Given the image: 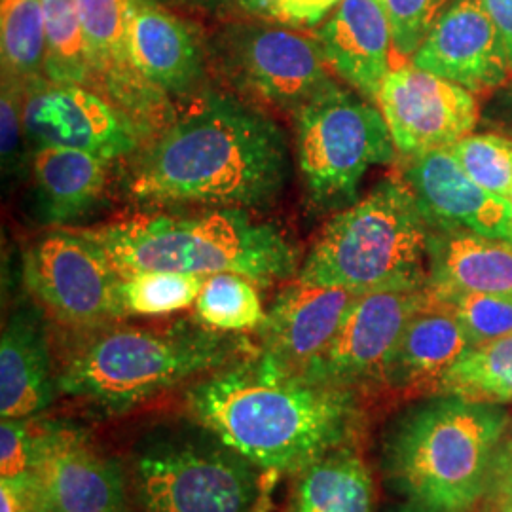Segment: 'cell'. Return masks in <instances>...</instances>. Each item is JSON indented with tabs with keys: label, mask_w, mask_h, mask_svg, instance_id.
I'll use <instances>...</instances> for the list:
<instances>
[{
	"label": "cell",
	"mask_w": 512,
	"mask_h": 512,
	"mask_svg": "<svg viewBox=\"0 0 512 512\" xmlns=\"http://www.w3.org/2000/svg\"><path fill=\"white\" fill-rule=\"evenodd\" d=\"M129 160L122 192L145 211L266 207L293 173L274 118L236 93L209 88Z\"/></svg>",
	"instance_id": "6da1fadb"
},
{
	"label": "cell",
	"mask_w": 512,
	"mask_h": 512,
	"mask_svg": "<svg viewBox=\"0 0 512 512\" xmlns=\"http://www.w3.org/2000/svg\"><path fill=\"white\" fill-rule=\"evenodd\" d=\"M188 414L256 469L298 475L361 427L357 393L315 384L264 351L220 368L186 393Z\"/></svg>",
	"instance_id": "7a4b0ae2"
},
{
	"label": "cell",
	"mask_w": 512,
	"mask_h": 512,
	"mask_svg": "<svg viewBox=\"0 0 512 512\" xmlns=\"http://www.w3.org/2000/svg\"><path fill=\"white\" fill-rule=\"evenodd\" d=\"M258 349L241 334L207 329L196 317L164 327L116 321L71 330L55 365V384L74 401L120 414Z\"/></svg>",
	"instance_id": "3957f363"
},
{
	"label": "cell",
	"mask_w": 512,
	"mask_h": 512,
	"mask_svg": "<svg viewBox=\"0 0 512 512\" xmlns=\"http://www.w3.org/2000/svg\"><path fill=\"white\" fill-rule=\"evenodd\" d=\"M78 230L105 251L122 277L238 274L270 287L300 270L293 241L274 224L256 222L247 209H205L196 215L158 211Z\"/></svg>",
	"instance_id": "277c9868"
},
{
	"label": "cell",
	"mask_w": 512,
	"mask_h": 512,
	"mask_svg": "<svg viewBox=\"0 0 512 512\" xmlns=\"http://www.w3.org/2000/svg\"><path fill=\"white\" fill-rule=\"evenodd\" d=\"M511 420L505 404L442 395L406 412L385 442V471L427 512H469L492 478Z\"/></svg>",
	"instance_id": "5b68a950"
},
{
	"label": "cell",
	"mask_w": 512,
	"mask_h": 512,
	"mask_svg": "<svg viewBox=\"0 0 512 512\" xmlns=\"http://www.w3.org/2000/svg\"><path fill=\"white\" fill-rule=\"evenodd\" d=\"M433 228L403 179H385L323 226L294 279L357 296L425 289Z\"/></svg>",
	"instance_id": "8992f818"
},
{
	"label": "cell",
	"mask_w": 512,
	"mask_h": 512,
	"mask_svg": "<svg viewBox=\"0 0 512 512\" xmlns=\"http://www.w3.org/2000/svg\"><path fill=\"white\" fill-rule=\"evenodd\" d=\"M296 164L315 211L357 202L366 173L397 156L384 114L365 97L332 88L294 118Z\"/></svg>",
	"instance_id": "52a82bcc"
},
{
	"label": "cell",
	"mask_w": 512,
	"mask_h": 512,
	"mask_svg": "<svg viewBox=\"0 0 512 512\" xmlns=\"http://www.w3.org/2000/svg\"><path fill=\"white\" fill-rule=\"evenodd\" d=\"M205 52L209 69L234 92L293 120L338 86L319 40L279 21H228Z\"/></svg>",
	"instance_id": "ba28073f"
},
{
	"label": "cell",
	"mask_w": 512,
	"mask_h": 512,
	"mask_svg": "<svg viewBox=\"0 0 512 512\" xmlns=\"http://www.w3.org/2000/svg\"><path fill=\"white\" fill-rule=\"evenodd\" d=\"M21 275L38 308L65 330L95 329L128 317L124 277L78 228H54L33 239L23 251Z\"/></svg>",
	"instance_id": "9c48e42d"
},
{
	"label": "cell",
	"mask_w": 512,
	"mask_h": 512,
	"mask_svg": "<svg viewBox=\"0 0 512 512\" xmlns=\"http://www.w3.org/2000/svg\"><path fill=\"white\" fill-rule=\"evenodd\" d=\"M145 512H251L258 495L256 467L226 448L160 444L133 469Z\"/></svg>",
	"instance_id": "30bf717a"
},
{
	"label": "cell",
	"mask_w": 512,
	"mask_h": 512,
	"mask_svg": "<svg viewBox=\"0 0 512 512\" xmlns=\"http://www.w3.org/2000/svg\"><path fill=\"white\" fill-rule=\"evenodd\" d=\"M23 126L33 148H71L107 160L133 158L147 135L109 99L48 78L23 92Z\"/></svg>",
	"instance_id": "8fae6325"
},
{
	"label": "cell",
	"mask_w": 512,
	"mask_h": 512,
	"mask_svg": "<svg viewBox=\"0 0 512 512\" xmlns=\"http://www.w3.org/2000/svg\"><path fill=\"white\" fill-rule=\"evenodd\" d=\"M425 298V289L357 296L329 346L304 368L302 376L351 393L382 387L404 327Z\"/></svg>",
	"instance_id": "7c38bea8"
},
{
	"label": "cell",
	"mask_w": 512,
	"mask_h": 512,
	"mask_svg": "<svg viewBox=\"0 0 512 512\" xmlns=\"http://www.w3.org/2000/svg\"><path fill=\"white\" fill-rule=\"evenodd\" d=\"M376 103L403 158L454 147L473 133L480 114L475 93L412 63L391 69Z\"/></svg>",
	"instance_id": "4fadbf2b"
},
{
	"label": "cell",
	"mask_w": 512,
	"mask_h": 512,
	"mask_svg": "<svg viewBox=\"0 0 512 512\" xmlns=\"http://www.w3.org/2000/svg\"><path fill=\"white\" fill-rule=\"evenodd\" d=\"M31 478L46 512H124L122 469L80 427L35 421Z\"/></svg>",
	"instance_id": "5bb4252c"
},
{
	"label": "cell",
	"mask_w": 512,
	"mask_h": 512,
	"mask_svg": "<svg viewBox=\"0 0 512 512\" xmlns=\"http://www.w3.org/2000/svg\"><path fill=\"white\" fill-rule=\"evenodd\" d=\"M86 40L90 90L109 99L148 141L167 128L179 107L137 69L129 44V0H78Z\"/></svg>",
	"instance_id": "9a60e30c"
},
{
	"label": "cell",
	"mask_w": 512,
	"mask_h": 512,
	"mask_svg": "<svg viewBox=\"0 0 512 512\" xmlns=\"http://www.w3.org/2000/svg\"><path fill=\"white\" fill-rule=\"evenodd\" d=\"M404 183L433 230H469L512 245V205L476 184L450 148L404 158Z\"/></svg>",
	"instance_id": "2e32d148"
},
{
	"label": "cell",
	"mask_w": 512,
	"mask_h": 512,
	"mask_svg": "<svg viewBox=\"0 0 512 512\" xmlns=\"http://www.w3.org/2000/svg\"><path fill=\"white\" fill-rule=\"evenodd\" d=\"M469 92H494L512 78L499 33L480 0H452L410 59Z\"/></svg>",
	"instance_id": "e0dca14e"
},
{
	"label": "cell",
	"mask_w": 512,
	"mask_h": 512,
	"mask_svg": "<svg viewBox=\"0 0 512 512\" xmlns=\"http://www.w3.org/2000/svg\"><path fill=\"white\" fill-rule=\"evenodd\" d=\"M129 44L137 69L169 99L205 90V40L183 18L150 0H129Z\"/></svg>",
	"instance_id": "ac0fdd59"
},
{
	"label": "cell",
	"mask_w": 512,
	"mask_h": 512,
	"mask_svg": "<svg viewBox=\"0 0 512 512\" xmlns=\"http://www.w3.org/2000/svg\"><path fill=\"white\" fill-rule=\"evenodd\" d=\"M357 294L342 287L294 279L275 296L258 329L260 351L302 374L327 348L340 329Z\"/></svg>",
	"instance_id": "d6986e66"
},
{
	"label": "cell",
	"mask_w": 512,
	"mask_h": 512,
	"mask_svg": "<svg viewBox=\"0 0 512 512\" xmlns=\"http://www.w3.org/2000/svg\"><path fill=\"white\" fill-rule=\"evenodd\" d=\"M315 38L330 73L361 97L376 101L395 54L382 0H342Z\"/></svg>",
	"instance_id": "ffe728a7"
},
{
	"label": "cell",
	"mask_w": 512,
	"mask_h": 512,
	"mask_svg": "<svg viewBox=\"0 0 512 512\" xmlns=\"http://www.w3.org/2000/svg\"><path fill=\"white\" fill-rule=\"evenodd\" d=\"M469 349L456 313L427 291L423 306L404 327L382 387L403 399L440 395L444 378Z\"/></svg>",
	"instance_id": "44dd1931"
},
{
	"label": "cell",
	"mask_w": 512,
	"mask_h": 512,
	"mask_svg": "<svg viewBox=\"0 0 512 512\" xmlns=\"http://www.w3.org/2000/svg\"><path fill=\"white\" fill-rule=\"evenodd\" d=\"M112 160L71 148L31 150L29 213L38 226L78 228L92 217L109 188Z\"/></svg>",
	"instance_id": "7402d4cb"
},
{
	"label": "cell",
	"mask_w": 512,
	"mask_h": 512,
	"mask_svg": "<svg viewBox=\"0 0 512 512\" xmlns=\"http://www.w3.org/2000/svg\"><path fill=\"white\" fill-rule=\"evenodd\" d=\"M55 393L54 357L42 310L21 304L2 329L0 416L2 420H29L52 404Z\"/></svg>",
	"instance_id": "603a6c76"
},
{
	"label": "cell",
	"mask_w": 512,
	"mask_h": 512,
	"mask_svg": "<svg viewBox=\"0 0 512 512\" xmlns=\"http://www.w3.org/2000/svg\"><path fill=\"white\" fill-rule=\"evenodd\" d=\"M427 291L433 296L512 293V245L469 230H433Z\"/></svg>",
	"instance_id": "cb8c5ba5"
},
{
	"label": "cell",
	"mask_w": 512,
	"mask_h": 512,
	"mask_svg": "<svg viewBox=\"0 0 512 512\" xmlns=\"http://www.w3.org/2000/svg\"><path fill=\"white\" fill-rule=\"evenodd\" d=\"M374 482L353 444L332 450L296 475L285 512H372Z\"/></svg>",
	"instance_id": "d4e9b609"
},
{
	"label": "cell",
	"mask_w": 512,
	"mask_h": 512,
	"mask_svg": "<svg viewBox=\"0 0 512 512\" xmlns=\"http://www.w3.org/2000/svg\"><path fill=\"white\" fill-rule=\"evenodd\" d=\"M2 82L23 92L44 80L46 33L40 0H2Z\"/></svg>",
	"instance_id": "484cf974"
},
{
	"label": "cell",
	"mask_w": 512,
	"mask_h": 512,
	"mask_svg": "<svg viewBox=\"0 0 512 512\" xmlns=\"http://www.w3.org/2000/svg\"><path fill=\"white\" fill-rule=\"evenodd\" d=\"M440 395L512 404V334L469 349L444 378Z\"/></svg>",
	"instance_id": "4316f807"
},
{
	"label": "cell",
	"mask_w": 512,
	"mask_h": 512,
	"mask_svg": "<svg viewBox=\"0 0 512 512\" xmlns=\"http://www.w3.org/2000/svg\"><path fill=\"white\" fill-rule=\"evenodd\" d=\"M256 287L251 279L238 274L205 277L194 304L196 319L207 329L226 334L260 329L266 311Z\"/></svg>",
	"instance_id": "83f0119b"
},
{
	"label": "cell",
	"mask_w": 512,
	"mask_h": 512,
	"mask_svg": "<svg viewBox=\"0 0 512 512\" xmlns=\"http://www.w3.org/2000/svg\"><path fill=\"white\" fill-rule=\"evenodd\" d=\"M44 12V76L59 84L90 88L86 40L78 0H40Z\"/></svg>",
	"instance_id": "f1b7e54d"
},
{
	"label": "cell",
	"mask_w": 512,
	"mask_h": 512,
	"mask_svg": "<svg viewBox=\"0 0 512 512\" xmlns=\"http://www.w3.org/2000/svg\"><path fill=\"white\" fill-rule=\"evenodd\" d=\"M203 275L141 272L122 281V302L128 315L162 317L188 310L202 293Z\"/></svg>",
	"instance_id": "f546056e"
},
{
	"label": "cell",
	"mask_w": 512,
	"mask_h": 512,
	"mask_svg": "<svg viewBox=\"0 0 512 512\" xmlns=\"http://www.w3.org/2000/svg\"><path fill=\"white\" fill-rule=\"evenodd\" d=\"M450 150L476 184L509 200L512 194L511 137L499 133H471Z\"/></svg>",
	"instance_id": "4dcf8cb0"
},
{
	"label": "cell",
	"mask_w": 512,
	"mask_h": 512,
	"mask_svg": "<svg viewBox=\"0 0 512 512\" xmlns=\"http://www.w3.org/2000/svg\"><path fill=\"white\" fill-rule=\"evenodd\" d=\"M433 298L448 304L456 313L471 348L512 334V293H461Z\"/></svg>",
	"instance_id": "1f68e13d"
},
{
	"label": "cell",
	"mask_w": 512,
	"mask_h": 512,
	"mask_svg": "<svg viewBox=\"0 0 512 512\" xmlns=\"http://www.w3.org/2000/svg\"><path fill=\"white\" fill-rule=\"evenodd\" d=\"M450 0H382L393 35V52L412 59Z\"/></svg>",
	"instance_id": "d6a6232c"
},
{
	"label": "cell",
	"mask_w": 512,
	"mask_h": 512,
	"mask_svg": "<svg viewBox=\"0 0 512 512\" xmlns=\"http://www.w3.org/2000/svg\"><path fill=\"white\" fill-rule=\"evenodd\" d=\"M27 141V133L23 126V90L2 82L0 95V145H2V175L4 179L18 177L25 164L23 147Z\"/></svg>",
	"instance_id": "836d02e7"
},
{
	"label": "cell",
	"mask_w": 512,
	"mask_h": 512,
	"mask_svg": "<svg viewBox=\"0 0 512 512\" xmlns=\"http://www.w3.org/2000/svg\"><path fill=\"white\" fill-rule=\"evenodd\" d=\"M35 459V420H2L0 423V478L31 475Z\"/></svg>",
	"instance_id": "e575fe53"
},
{
	"label": "cell",
	"mask_w": 512,
	"mask_h": 512,
	"mask_svg": "<svg viewBox=\"0 0 512 512\" xmlns=\"http://www.w3.org/2000/svg\"><path fill=\"white\" fill-rule=\"evenodd\" d=\"M177 4L226 21H277L281 0H175Z\"/></svg>",
	"instance_id": "d590c367"
},
{
	"label": "cell",
	"mask_w": 512,
	"mask_h": 512,
	"mask_svg": "<svg viewBox=\"0 0 512 512\" xmlns=\"http://www.w3.org/2000/svg\"><path fill=\"white\" fill-rule=\"evenodd\" d=\"M342 0H281L277 21L296 29L317 27Z\"/></svg>",
	"instance_id": "8d00e7d4"
},
{
	"label": "cell",
	"mask_w": 512,
	"mask_h": 512,
	"mask_svg": "<svg viewBox=\"0 0 512 512\" xmlns=\"http://www.w3.org/2000/svg\"><path fill=\"white\" fill-rule=\"evenodd\" d=\"M0 512H46L31 475L0 478Z\"/></svg>",
	"instance_id": "74e56055"
},
{
	"label": "cell",
	"mask_w": 512,
	"mask_h": 512,
	"mask_svg": "<svg viewBox=\"0 0 512 512\" xmlns=\"http://www.w3.org/2000/svg\"><path fill=\"white\" fill-rule=\"evenodd\" d=\"M499 33L512 73V0H480Z\"/></svg>",
	"instance_id": "f35d334b"
},
{
	"label": "cell",
	"mask_w": 512,
	"mask_h": 512,
	"mask_svg": "<svg viewBox=\"0 0 512 512\" xmlns=\"http://www.w3.org/2000/svg\"><path fill=\"white\" fill-rule=\"evenodd\" d=\"M505 473L501 476V484L497 488L494 512H512V463L507 459Z\"/></svg>",
	"instance_id": "ab89813d"
},
{
	"label": "cell",
	"mask_w": 512,
	"mask_h": 512,
	"mask_svg": "<svg viewBox=\"0 0 512 512\" xmlns=\"http://www.w3.org/2000/svg\"><path fill=\"white\" fill-rule=\"evenodd\" d=\"M503 103H505L509 112H512V78L507 82V90L503 93Z\"/></svg>",
	"instance_id": "60d3db41"
},
{
	"label": "cell",
	"mask_w": 512,
	"mask_h": 512,
	"mask_svg": "<svg viewBox=\"0 0 512 512\" xmlns=\"http://www.w3.org/2000/svg\"><path fill=\"white\" fill-rule=\"evenodd\" d=\"M395 512H427L423 511V509H420V507H416V505H406V507H401V509H397Z\"/></svg>",
	"instance_id": "b9f144b4"
},
{
	"label": "cell",
	"mask_w": 512,
	"mask_h": 512,
	"mask_svg": "<svg viewBox=\"0 0 512 512\" xmlns=\"http://www.w3.org/2000/svg\"><path fill=\"white\" fill-rule=\"evenodd\" d=\"M150 2H158V4H165V2H175V0H150Z\"/></svg>",
	"instance_id": "7bdbcfd3"
},
{
	"label": "cell",
	"mask_w": 512,
	"mask_h": 512,
	"mask_svg": "<svg viewBox=\"0 0 512 512\" xmlns=\"http://www.w3.org/2000/svg\"><path fill=\"white\" fill-rule=\"evenodd\" d=\"M509 202H511V205H512V194H511V196H509Z\"/></svg>",
	"instance_id": "ee69618b"
}]
</instances>
